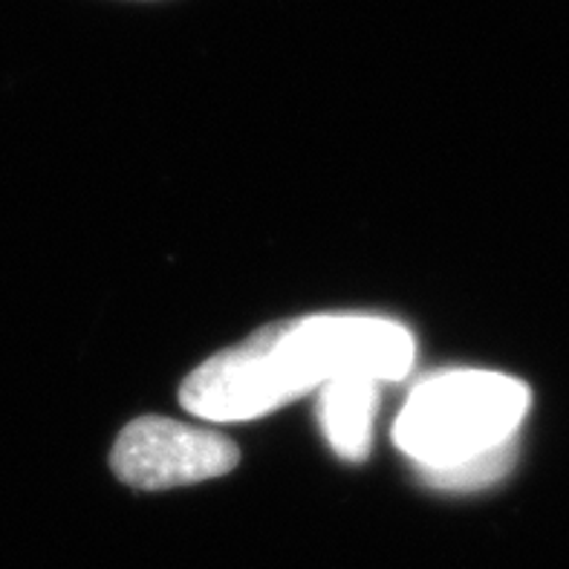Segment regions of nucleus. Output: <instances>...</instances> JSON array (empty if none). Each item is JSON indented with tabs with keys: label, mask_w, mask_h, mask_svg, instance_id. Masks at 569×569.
<instances>
[{
	"label": "nucleus",
	"mask_w": 569,
	"mask_h": 569,
	"mask_svg": "<svg viewBox=\"0 0 569 569\" xmlns=\"http://www.w3.org/2000/svg\"><path fill=\"white\" fill-rule=\"evenodd\" d=\"M515 448L518 440L509 442V446L498 448V451H489L483 457H475V460H466L460 466H451V469H419L428 483L437 486V489H451V491H469L480 489V486H489L495 480L512 469L515 462Z\"/></svg>",
	"instance_id": "nucleus-6"
},
{
	"label": "nucleus",
	"mask_w": 569,
	"mask_h": 569,
	"mask_svg": "<svg viewBox=\"0 0 569 569\" xmlns=\"http://www.w3.org/2000/svg\"><path fill=\"white\" fill-rule=\"evenodd\" d=\"M318 417L332 451L345 460H365L373 440L376 405H379V382L365 376H345L321 385Z\"/></svg>",
	"instance_id": "nucleus-5"
},
{
	"label": "nucleus",
	"mask_w": 569,
	"mask_h": 569,
	"mask_svg": "<svg viewBox=\"0 0 569 569\" xmlns=\"http://www.w3.org/2000/svg\"><path fill=\"white\" fill-rule=\"evenodd\" d=\"M303 393L274 353L272 325L202 361L180 388L188 413L211 422H246L296 402Z\"/></svg>",
	"instance_id": "nucleus-3"
},
{
	"label": "nucleus",
	"mask_w": 569,
	"mask_h": 569,
	"mask_svg": "<svg viewBox=\"0 0 569 569\" xmlns=\"http://www.w3.org/2000/svg\"><path fill=\"white\" fill-rule=\"evenodd\" d=\"M240 460L238 446L206 428L166 417L133 419L113 446V471L133 489L159 491L229 475Z\"/></svg>",
	"instance_id": "nucleus-4"
},
{
	"label": "nucleus",
	"mask_w": 569,
	"mask_h": 569,
	"mask_svg": "<svg viewBox=\"0 0 569 569\" xmlns=\"http://www.w3.org/2000/svg\"><path fill=\"white\" fill-rule=\"evenodd\" d=\"M274 350L301 393L365 376L373 382H399L411 373L413 336L390 318L307 316L272 325Z\"/></svg>",
	"instance_id": "nucleus-2"
},
{
	"label": "nucleus",
	"mask_w": 569,
	"mask_h": 569,
	"mask_svg": "<svg viewBox=\"0 0 569 569\" xmlns=\"http://www.w3.org/2000/svg\"><path fill=\"white\" fill-rule=\"evenodd\" d=\"M532 393L512 376L448 370L417 385L393 426V442L419 469H451L518 440Z\"/></svg>",
	"instance_id": "nucleus-1"
}]
</instances>
